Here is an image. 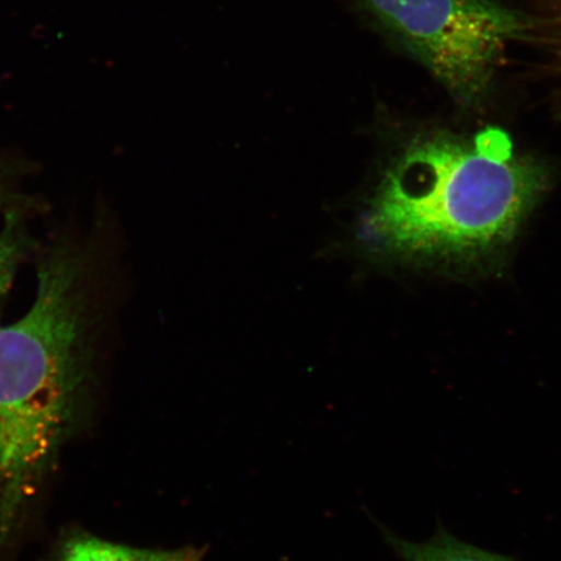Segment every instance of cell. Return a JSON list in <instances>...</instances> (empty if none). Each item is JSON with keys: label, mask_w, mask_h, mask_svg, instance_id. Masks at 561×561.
<instances>
[{"label": "cell", "mask_w": 561, "mask_h": 561, "mask_svg": "<svg viewBox=\"0 0 561 561\" xmlns=\"http://www.w3.org/2000/svg\"><path fill=\"white\" fill-rule=\"evenodd\" d=\"M60 561H202V553L194 549L157 551L135 549L103 541L96 537L81 536L65 547Z\"/></svg>", "instance_id": "obj_5"}, {"label": "cell", "mask_w": 561, "mask_h": 561, "mask_svg": "<svg viewBox=\"0 0 561 561\" xmlns=\"http://www.w3.org/2000/svg\"><path fill=\"white\" fill-rule=\"evenodd\" d=\"M381 531L386 545L402 561H517L465 542L444 526H438L434 535L424 542H412L388 528H382Z\"/></svg>", "instance_id": "obj_4"}, {"label": "cell", "mask_w": 561, "mask_h": 561, "mask_svg": "<svg viewBox=\"0 0 561 561\" xmlns=\"http://www.w3.org/2000/svg\"><path fill=\"white\" fill-rule=\"evenodd\" d=\"M542 32L549 31L551 34L552 51L556 53L561 68V0L553 2L551 18L549 21L542 20Z\"/></svg>", "instance_id": "obj_7"}, {"label": "cell", "mask_w": 561, "mask_h": 561, "mask_svg": "<svg viewBox=\"0 0 561 561\" xmlns=\"http://www.w3.org/2000/svg\"><path fill=\"white\" fill-rule=\"evenodd\" d=\"M21 255V240L10 224L0 234V299L9 291Z\"/></svg>", "instance_id": "obj_6"}, {"label": "cell", "mask_w": 561, "mask_h": 561, "mask_svg": "<svg viewBox=\"0 0 561 561\" xmlns=\"http://www.w3.org/2000/svg\"><path fill=\"white\" fill-rule=\"evenodd\" d=\"M385 37L424 67L456 102L481 107L511 45L542 20L495 0H359Z\"/></svg>", "instance_id": "obj_3"}, {"label": "cell", "mask_w": 561, "mask_h": 561, "mask_svg": "<svg viewBox=\"0 0 561 561\" xmlns=\"http://www.w3.org/2000/svg\"><path fill=\"white\" fill-rule=\"evenodd\" d=\"M550 185L506 131L430 133L392 160L356 222L357 244L388 261L471 264L514 240Z\"/></svg>", "instance_id": "obj_1"}, {"label": "cell", "mask_w": 561, "mask_h": 561, "mask_svg": "<svg viewBox=\"0 0 561 561\" xmlns=\"http://www.w3.org/2000/svg\"><path fill=\"white\" fill-rule=\"evenodd\" d=\"M79 266L53 259L30 311L0 327V531L31 494L65 432L80 375Z\"/></svg>", "instance_id": "obj_2"}]
</instances>
